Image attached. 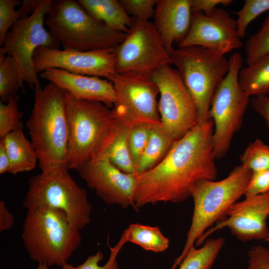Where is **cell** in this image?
<instances>
[{
    "mask_svg": "<svg viewBox=\"0 0 269 269\" xmlns=\"http://www.w3.org/2000/svg\"><path fill=\"white\" fill-rule=\"evenodd\" d=\"M214 125L210 119L175 140L164 158L151 169L136 174L134 202L139 210L158 202L178 203L190 197L192 185L218 175L213 153Z\"/></svg>",
    "mask_w": 269,
    "mask_h": 269,
    "instance_id": "6da1fadb",
    "label": "cell"
},
{
    "mask_svg": "<svg viewBox=\"0 0 269 269\" xmlns=\"http://www.w3.org/2000/svg\"><path fill=\"white\" fill-rule=\"evenodd\" d=\"M26 127L43 172L67 168L69 124L66 92L49 82L34 90Z\"/></svg>",
    "mask_w": 269,
    "mask_h": 269,
    "instance_id": "7a4b0ae2",
    "label": "cell"
},
{
    "mask_svg": "<svg viewBox=\"0 0 269 269\" xmlns=\"http://www.w3.org/2000/svg\"><path fill=\"white\" fill-rule=\"evenodd\" d=\"M66 107L69 124L67 168L77 170L96 157L109 137L127 123L105 104L78 100L67 92Z\"/></svg>",
    "mask_w": 269,
    "mask_h": 269,
    "instance_id": "3957f363",
    "label": "cell"
},
{
    "mask_svg": "<svg viewBox=\"0 0 269 269\" xmlns=\"http://www.w3.org/2000/svg\"><path fill=\"white\" fill-rule=\"evenodd\" d=\"M21 237L31 259L48 267H62L82 241L62 212L45 206L27 210Z\"/></svg>",
    "mask_w": 269,
    "mask_h": 269,
    "instance_id": "277c9868",
    "label": "cell"
},
{
    "mask_svg": "<svg viewBox=\"0 0 269 269\" xmlns=\"http://www.w3.org/2000/svg\"><path fill=\"white\" fill-rule=\"evenodd\" d=\"M251 174L250 170L241 164L222 180L201 179L192 185L190 197L193 200L194 209L191 224L183 251L171 269L180 264L208 228L226 218L231 206L245 195Z\"/></svg>",
    "mask_w": 269,
    "mask_h": 269,
    "instance_id": "5b68a950",
    "label": "cell"
},
{
    "mask_svg": "<svg viewBox=\"0 0 269 269\" xmlns=\"http://www.w3.org/2000/svg\"><path fill=\"white\" fill-rule=\"evenodd\" d=\"M46 16L48 31L64 49L86 51L114 48L126 36L97 20L74 0H53Z\"/></svg>",
    "mask_w": 269,
    "mask_h": 269,
    "instance_id": "8992f818",
    "label": "cell"
},
{
    "mask_svg": "<svg viewBox=\"0 0 269 269\" xmlns=\"http://www.w3.org/2000/svg\"><path fill=\"white\" fill-rule=\"evenodd\" d=\"M27 210L45 206L62 212L71 225L80 230L91 221L92 205L86 191L72 177L66 168L31 177L22 201Z\"/></svg>",
    "mask_w": 269,
    "mask_h": 269,
    "instance_id": "52a82bcc",
    "label": "cell"
},
{
    "mask_svg": "<svg viewBox=\"0 0 269 269\" xmlns=\"http://www.w3.org/2000/svg\"><path fill=\"white\" fill-rule=\"evenodd\" d=\"M172 64L180 75L195 105L198 125L209 120L212 97L229 69L225 55L200 46L173 48Z\"/></svg>",
    "mask_w": 269,
    "mask_h": 269,
    "instance_id": "ba28073f",
    "label": "cell"
},
{
    "mask_svg": "<svg viewBox=\"0 0 269 269\" xmlns=\"http://www.w3.org/2000/svg\"><path fill=\"white\" fill-rule=\"evenodd\" d=\"M229 69L211 102L209 118L213 122V153L215 159L227 153L234 134L240 129L250 97L241 88L239 74L242 65L239 53L229 58Z\"/></svg>",
    "mask_w": 269,
    "mask_h": 269,
    "instance_id": "9c48e42d",
    "label": "cell"
},
{
    "mask_svg": "<svg viewBox=\"0 0 269 269\" xmlns=\"http://www.w3.org/2000/svg\"><path fill=\"white\" fill-rule=\"evenodd\" d=\"M52 0H42L29 16L15 21L8 31L0 55L12 57L18 68L20 82L33 90L41 86L33 64V56L39 47L58 48L60 44L44 27L45 17L50 10Z\"/></svg>",
    "mask_w": 269,
    "mask_h": 269,
    "instance_id": "30bf717a",
    "label": "cell"
},
{
    "mask_svg": "<svg viewBox=\"0 0 269 269\" xmlns=\"http://www.w3.org/2000/svg\"><path fill=\"white\" fill-rule=\"evenodd\" d=\"M118 73H135L151 76L161 67L172 65L154 23L134 18L123 41L114 48Z\"/></svg>",
    "mask_w": 269,
    "mask_h": 269,
    "instance_id": "8fae6325",
    "label": "cell"
},
{
    "mask_svg": "<svg viewBox=\"0 0 269 269\" xmlns=\"http://www.w3.org/2000/svg\"><path fill=\"white\" fill-rule=\"evenodd\" d=\"M107 79L115 90L116 100L112 109L119 118L132 126L161 124L157 100L159 92L151 76L116 72Z\"/></svg>",
    "mask_w": 269,
    "mask_h": 269,
    "instance_id": "7c38bea8",
    "label": "cell"
},
{
    "mask_svg": "<svg viewBox=\"0 0 269 269\" xmlns=\"http://www.w3.org/2000/svg\"><path fill=\"white\" fill-rule=\"evenodd\" d=\"M151 77L159 89L161 124L174 140H178L198 124L195 105L178 72L171 65L161 67Z\"/></svg>",
    "mask_w": 269,
    "mask_h": 269,
    "instance_id": "4fadbf2b",
    "label": "cell"
},
{
    "mask_svg": "<svg viewBox=\"0 0 269 269\" xmlns=\"http://www.w3.org/2000/svg\"><path fill=\"white\" fill-rule=\"evenodd\" d=\"M37 73L48 69L106 79L116 72L114 48L86 51L39 47L33 56Z\"/></svg>",
    "mask_w": 269,
    "mask_h": 269,
    "instance_id": "5bb4252c",
    "label": "cell"
},
{
    "mask_svg": "<svg viewBox=\"0 0 269 269\" xmlns=\"http://www.w3.org/2000/svg\"><path fill=\"white\" fill-rule=\"evenodd\" d=\"M77 171L87 186L106 204L139 210L134 202L136 173L121 171L104 155L88 161Z\"/></svg>",
    "mask_w": 269,
    "mask_h": 269,
    "instance_id": "9a60e30c",
    "label": "cell"
},
{
    "mask_svg": "<svg viewBox=\"0 0 269 269\" xmlns=\"http://www.w3.org/2000/svg\"><path fill=\"white\" fill-rule=\"evenodd\" d=\"M178 47L200 46L224 55L243 46L236 19L228 11L216 8L211 13L192 12L190 29Z\"/></svg>",
    "mask_w": 269,
    "mask_h": 269,
    "instance_id": "2e32d148",
    "label": "cell"
},
{
    "mask_svg": "<svg viewBox=\"0 0 269 269\" xmlns=\"http://www.w3.org/2000/svg\"><path fill=\"white\" fill-rule=\"evenodd\" d=\"M269 216V192L246 197L243 201L233 204L226 218L206 231L196 242V245H200L212 233L224 228H228L241 241L266 240L269 236L267 223Z\"/></svg>",
    "mask_w": 269,
    "mask_h": 269,
    "instance_id": "e0dca14e",
    "label": "cell"
},
{
    "mask_svg": "<svg viewBox=\"0 0 269 269\" xmlns=\"http://www.w3.org/2000/svg\"><path fill=\"white\" fill-rule=\"evenodd\" d=\"M40 76L78 100L99 101L110 108L113 107L116 100L114 85L107 79L56 68L45 70Z\"/></svg>",
    "mask_w": 269,
    "mask_h": 269,
    "instance_id": "ac0fdd59",
    "label": "cell"
},
{
    "mask_svg": "<svg viewBox=\"0 0 269 269\" xmlns=\"http://www.w3.org/2000/svg\"><path fill=\"white\" fill-rule=\"evenodd\" d=\"M192 16L190 0H158L153 23L169 54L174 42L178 44L186 36Z\"/></svg>",
    "mask_w": 269,
    "mask_h": 269,
    "instance_id": "d6986e66",
    "label": "cell"
},
{
    "mask_svg": "<svg viewBox=\"0 0 269 269\" xmlns=\"http://www.w3.org/2000/svg\"><path fill=\"white\" fill-rule=\"evenodd\" d=\"M0 139L9 156L8 173L16 175L35 168L38 162L37 154L31 141L25 136L23 129L13 131Z\"/></svg>",
    "mask_w": 269,
    "mask_h": 269,
    "instance_id": "ffe728a7",
    "label": "cell"
},
{
    "mask_svg": "<svg viewBox=\"0 0 269 269\" xmlns=\"http://www.w3.org/2000/svg\"><path fill=\"white\" fill-rule=\"evenodd\" d=\"M95 19L113 30L126 33L134 18L127 12L120 0H78Z\"/></svg>",
    "mask_w": 269,
    "mask_h": 269,
    "instance_id": "44dd1931",
    "label": "cell"
},
{
    "mask_svg": "<svg viewBox=\"0 0 269 269\" xmlns=\"http://www.w3.org/2000/svg\"><path fill=\"white\" fill-rule=\"evenodd\" d=\"M174 141L161 124L152 126L148 141L137 164L136 173L147 171L160 163L169 151Z\"/></svg>",
    "mask_w": 269,
    "mask_h": 269,
    "instance_id": "7402d4cb",
    "label": "cell"
},
{
    "mask_svg": "<svg viewBox=\"0 0 269 269\" xmlns=\"http://www.w3.org/2000/svg\"><path fill=\"white\" fill-rule=\"evenodd\" d=\"M239 82L250 97L267 96L269 93V56L241 68Z\"/></svg>",
    "mask_w": 269,
    "mask_h": 269,
    "instance_id": "603a6c76",
    "label": "cell"
},
{
    "mask_svg": "<svg viewBox=\"0 0 269 269\" xmlns=\"http://www.w3.org/2000/svg\"><path fill=\"white\" fill-rule=\"evenodd\" d=\"M132 127L130 125H126L109 143L100 155L106 156L114 166L127 173H136V168L132 158L128 142Z\"/></svg>",
    "mask_w": 269,
    "mask_h": 269,
    "instance_id": "cb8c5ba5",
    "label": "cell"
},
{
    "mask_svg": "<svg viewBox=\"0 0 269 269\" xmlns=\"http://www.w3.org/2000/svg\"><path fill=\"white\" fill-rule=\"evenodd\" d=\"M127 241L139 246L145 250L162 252L169 247V240L157 227L131 224L125 230Z\"/></svg>",
    "mask_w": 269,
    "mask_h": 269,
    "instance_id": "d4e9b609",
    "label": "cell"
},
{
    "mask_svg": "<svg viewBox=\"0 0 269 269\" xmlns=\"http://www.w3.org/2000/svg\"><path fill=\"white\" fill-rule=\"evenodd\" d=\"M225 239L223 237L208 239L203 247L191 249L184 257L178 269H211Z\"/></svg>",
    "mask_w": 269,
    "mask_h": 269,
    "instance_id": "484cf974",
    "label": "cell"
},
{
    "mask_svg": "<svg viewBox=\"0 0 269 269\" xmlns=\"http://www.w3.org/2000/svg\"><path fill=\"white\" fill-rule=\"evenodd\" d=\"M20 88L24 90L14 59L7 55H0V102L5 103L18 96L17 92Z\"/></svg>",
    "mask_w": 269,
    "mask_h": 269,
    "instance_id": "4316f807",
    "label": "cell"
},
{
    "mask_svg": "<svg viewBox=\"0 0 269 269\" xmlns=\"http://www.w3.org/2000/svg\"><path fill=\"white\" fill-rule=\"evenodd\" d=\"M241 165L252 172L269 169V147L260 138L249 143L240 156Z\"/></svg>",
    "mask_w": 269,
    "mask_h": 269,
    "instance_id": "83f0119b",
    "label": "cell"
},
{
    "mask_svg": "<svg viewBox=\"0 0 269 269\" xmlns=\"http://www.w3.org/2000/svg\"><path fill=\"white\" fill-rule=\"evenodd\" d=\"M245 52L247 65L269 56V14L260 29L246 41Z\"/></svg>",
    "mask_w": 269,
    "mask_h": 269,
    "instance_id": "f1b7e54d",
    "label": "cell"
},
{
    "mask_svg": "<svg viewBox=\"0 0 269 269\" xmlns=\"http://www.w3.org/2000/svg\"><path fill=\"white\" fill-rule=\"evenodd\" d=\"M127 242H128L127 234L125 231L116 245L113 247L109 246L110 256L107 263L103 266L99 265L100 261L104 258V254L102 252L99 250L95 254L89 256L81 265L74 267L67 263L61 267V269H119L117 257Z\"/></svg>",
    "mask_w": 269,
    "mask_h": 269,
    "instance_id": "f546056e",
    "label": "cell"
},
{
    "mask_svg": "<svg viewBox=\"0 0 269 269\" xmlns=\"http://www.w3.org/2000/svg\"><path fill=\"white\" fill-rule=\"evenodd\" d=\"M19 96H17L7 102H0V138L8 134L23 129L21 119L23 114L18 107Z\"/></svg>",
    "mask_w": 269,
    "mask_h": 269,
    "instance_id": "4dcf8cb0",
    "label": "cell"
},
{
    "mask_svg": "<svg viewBox=\"0 0 269 269\" xmlns=\"http://www.w3.org/2000/svg\"><path fill=\"white\" fill-rule=\"evenodd\" d=\"M269 10V0H246L242 8L236 12L237 32L241 39L250 23L263 13Z\"/></svg>",
    "mask_w": 269,
    "mask_h": 269,
    "instance_id": "1f68e13d",
    "label": "cell"
},
{
    "mask_svg": "<svg viewBox=\"0 0 269 269\" xmlns=\"http://www.w3.org/2000/svg\"><path fill=\"white\" fill-rule=\"evenodd\" d=\"M152 126L146 124L134 125L129 135V146L135 168L146 146Z\"/></svg>",
    "mask_w": 269,
    "mask_h": 269,
    "instance_id": "d6a6232c",
    "label": "cell"
},
{
    "mask_svg": "<svg viewBox=\"0 0 269 269\" xmlns=\"http://www.w3.org/2000/svg\"><path fill=\"white\" fill-rule=\"evenodd\" d=\"M21 2L18 0H0V45L1 47L6 36L14 22L19 19L15 7Z\"/></svg>",
    "mask_w": 269,
    "mask_h": 269,
    "instance_id": "836d02e7",
    "label": "cell"
},
{
    "mask_svg": "<svg viewBox=\"0 0 269 269\" xmlns=\"http://www.w3.org/2000/svg\"><path fill=\"white\" fill-rule=\"evenodd\" d=\"M127 12L133 18L149 20L153 16L157 0H120Z\"/></svg>",
    "mask_w": 269,
    "mask_h": 269,
    "instance_id": "e575fe53",
    "label": "cell"
},
{
    "mask_svg": "<svg viewBox=\"0 0 269 269\" xmlns=\"http://www.w3.org/2000/svg\"><path fill=\"white\" fill-rule=\"evenodd\" d=\"M268 192H269V169L252 172L245 196H253Z\"/></svg>",
    "mask_w": 269,
    "mask_h": 269,
    "instance_id": "d590c367",
    "label": "cell"
},
{
    "mask_svg": "<svg viewBox=\"0 0 269 269\" xmlns=\"http://www.w3.org/2000/svg\"><path fill=\"white\" fill-rule=\"evenodd\" d=\"M247 269H269V250L262 246L252 247L248 252Z\"/></svg>",
    "mask_w": 269,
    "mask_h": 269,
    "instance_id": "8d00e7d4",
    "label": "cell"
},
{
    "mask_svg": "<svg viewBox=\"0 0 269 269\" xmlns=\"http://www.w3.org/2000/svg\"><path fill=\"white\" fill-rule=\"evenodd\" d=\"M232 0H190L192 12H201L205 15L211 13L219 5L227 6Z\"/></svg>",
    "mask_w": 269,
    "mask_h": 269,
    "instance_id": "74e56055",
    "label": "cell"
},
{
    "mask_svg": "<svg viewBox=\"0 0 269 269\" xmlns=\"http://www.w3.org/2000/svg\"><path fill=\"white\" fill-rule=\"evenodd\" d=\"M253 109L265 120L269 128V97L267 96L255 97L252 99Z\"/></svg>",
    "mask_w": 269,
    "mask_h": 269,
    "instance_id": "f35d334b",
    "label": "cell"
},
{
    "mask_svg": "<svg viewBox=\"0 0 269 269\" xmlns=\"http://www.w3.org/2000/svg\"><path fill=\"white\" fill-rule=\"evenodd\" d=\"M14 218L4 201H0V232L7 231L12 227Z\"/></svg>",
    "mask_w": 269,
    "mask_h": 269,
    "instance_id": "ab89813d",
    "label": "cell"
},
{
    "mask_svg": "<svg viewBox=\"0 0 269 269\" xmlns=\"http://www.w3.org/2000/svg\"><path fill=\"white\" fill-rule=\"evenodd\" d=\"M41 1L42 0H23L19 8L17 9L19 19L26 18L32 14Z\"/></svg>",
    "mask_w": 269,
    "mask_h": 269,
    "instance_id": "60d3db41",
    "label": "cell"
},
{
    "mask_svg": "<svg viewBox=\"0 0 269 269\" xmlns=\"http://www.w3.org/2000/svg\"><path fill=\"white\" fill-rule=\"evenodd\" d=\"M10 160L7 150L2 141L0 139V174L8 173Z\"/></svg>",
    "mask_w": 269,
    "mask_h": 269,
    "instance_id": "b9f144b4",
    "label": "cell"
},
{
    "mask_svg": "<svg viewBox=\"0 0 269 269\" xmlns=\"http://www.w3.org/2000/svg\"><path fill=\"white\" fill-rule=\"evenodd\" d=\"M47 266L44 264H39V265L36 269H49Z\"/></svg>",
    "mask_w": 269,
    "mask_h": 269,
    "instance_id": "7bdbcfd3",
    "label": "cell"
},
{
    "mask_svg": "<svg viewBox=\"0 0 269 269\" xmlns=\"http://www.w3.org/2000/svg\"><path fill=\"white\" fill-rule=\"evenodd\" d=\"M266 241L269 242V236Z\"/></svg>",
    "mask_w": 269,
    "mask_h": 269,
    "instance_id": "ee69618b",
    "label": "cell"
}]
</instances>
